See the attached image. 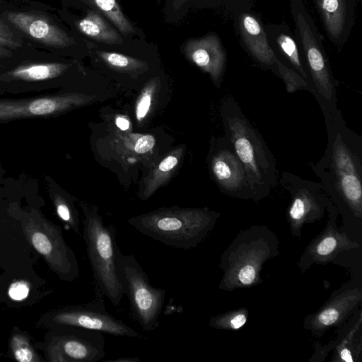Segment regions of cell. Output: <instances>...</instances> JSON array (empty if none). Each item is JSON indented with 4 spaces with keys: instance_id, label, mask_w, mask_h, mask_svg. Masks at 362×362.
I'll list each match as a JSON object with an SVG mask.
<instances>
[{
    "instance_id": "74e56055",
    "label": "cell",
    "mask_w": 362,
    "mask_h": 362,
    "mask_svg": "<svg viewBox=\"0 0 362 362\" xmlns=\"http://www.w3.org/2000/svg\"></svg>"
},
{
    "instance_id": "ba28073f",
    "label": "cell",
    "mask_w": 362,
    "mask_h": 362,
    "mask_svg": "<svg viewBox=\"0 0 362 362\" xmlns=\"http://www.w3.org/2000/svg\"><path fill=\"white\" fill-rule=\"evenodd\" d=\"M279 182L291 197L286 212L291 235L300 238L305 223L322 219L330 199L321 183L285 171L281 173Z\"/></svg>"
},
{
    "instance_id": "8fae6325",
    "label": "cell",
    "mask_w": 362,
    "mask_h": 362,
    "mask_svg": "<svg viewBox=\"0 0 362 362\" xmlns=\"http://www.w3.org/2000/svg\"><path fill=\"white\" fill-rule=\"evenodd\" d=\"M71 64L49 62H24L0 74V93L41 92L64 75Z\"/></svg>"
},
{
    "instance_id": "7c38bea8",
    "label": "cell",
    "mask_w": 362,
    "mask_h": 362,
    "mask_svg": "<svg viewBox=\"0 0 362 362\" xmlns=\"http://www.w3.org/2000/svg\"><path fill=\"white\" fill-rule=\"evenodd\" d=\"M329 219L323 230L305 247L298 262L301 273L313 264L325 265L339 253L358 248L360 245L337 227V208L330 201L327 206Z\"/></svg>"
},
{
    "instance_id": "e575fe53",
    "label": "cell",
    "mask_w": 362,
    "mask_h": 362,
    "mask_svg": "<svg viewBox=\"0 0 362 362\" xmlns=\"http://www.w3.org/2000/svg\"><path fill=\"white\" fill-rule=\"evenodd\" d=\"M115 123L117 127L122 131L127 130L129 128V122L128 119L123 117H117Z\"/></svg>"
},
{
    "instance_id": "44dd1931",
    "label": "cell",
    "mask_w": 362,
    "mask_h": 362,
    "mask_svg": "<svg viewBox=\"0 0 362 362\" xmlns=\"http://www.w3.org/2000/svg\"><path fill=\"white\" fill-rule=\"evenodd\" d=\"M183 152L182 147L173 150L149 173L140 194L142 200L151 197L171 177Z\"/></svg>"
},
{
    "instance_id": "836d02e7",
    "label": "cell",
    "mask_w": 362,
    "mask_h": 362,
    "mask_svg": "<svg viewBox=\"0 0 362 362\" xmlns=\"http://www.w3.org/2000/svg\"><path fill=\"white\" fill-rule=\"evenodd\" d=\"M0 36L13 40V33L8 25L0 19Z\"/></svg>"
},
{
    "instance_id": "d6986e66",
    "label": "cell",
    "mask_w": 362,
    "mask_h": 362,
    "mask_svg": "<svg viewBox=\"0 0 362 362\" xmlns=\"http://www.w3.org/2000/svg\"><path fill=\"white\" fill-rule=\"evenodd\" d=\"M331 41L341 45L353 24L352 0H314Z\"/></svg>"
},
{
    "instance_id": "5bb4252c",
    "label": "cell",
    "mask_w": 362,
    "mask_h": 362,
    "mask_svg": "<svg viewBox=\"0 0 362 362\" xmlns=\"http://www.w3.org/2000/svg\"><path fill=\"white\" fill-rule=\"evenodd\" d=\"M362 300V291L349 288L335 296L317 312L304 318V327L313 336L322 337L329 329L344 322L356 309Z\"/></svg>"
},
{
    "instance_id": "cb8c5ba5",
    "label": "cell",
    "mask_w": 362,
    "mask_h": 362,
    "mask_svg": "<svg viewBox=\"0 0 362 362\" xmlns=\"http://www.w3.org/2000/svg\"><path fill=\"white\" fill-rule=\"evenodd\" d=\"M93 1L122 34L127 35L134 32L133 26L122 12L116 0H93Z\"/></svg>"
},
{
    "instance_id": "ffe728a7",
    "label": "cell",
    "mask_w": 362,
    "mask_h": 362,
    "mask_svg": "<svg viewBox=\"0 0 362 362\" xmlns=\"http://www.w3.org/2000/svg\"><path fill=\"white\" fill-rule=\"evenodd\" d=\"M75 24L81 33L96 41L109 45L123 42L118 32L95 11L89 10L86 16L76 21Z\"/></svg>"
},
{
    "instance_id": "484cf974",
    "label": "cell",
    "mask_w": 362,
    "mask_h": 362,
    "mask_svg": "<svg viewBox=\"0 0 362 362\" xmlns=\"http://www.w3.org/2000/svg\"><path fill=\"white\" fill-rule=\"evenodd\" d=\"M278 76L283 79L288 93H291L297 90H306L313 93V90L308 82L296 71L287 67L280 61L276 62Z\"/></svg>"
},
{
    "instance_id": "277c9868",
    "label": "cell",
    "mask_w": 362,
    "mask_h": 362,
    "mask_svg": "<svg viewBox=\"0 0 362 362\" xmlns=\"http://www.w3.org/2000/svg\"><path fill=\"white\" fill-rule=\"evenodd\" d=\"M221 214L204 208L163 207L128 219L139 233L182 250L196 247L214 229Z\"/></svg>"
},
{
    "instance_id": "d6a6232c",
    "label": "cell",
    "mask_w": 362,
    "mask_h": 362,
    "mask_svg": "<svg viewBox=\"0 0 362 362\" xmlns=\"http://www.w3.org/2000/svg\"><path fill=\"white\" fill-rule=\"evenodd\" d=\"M20 47H21V44L14 40L0 36V59L8 58L13 55L8 47L17 48Z\"/></svg>"
},
{
    "instance_id": "8d00e7d4",
    "label": "cell",
    "mask_w": 362,
    "mask_h": 362,
    "mask_svg": "<svg viewBox=\"0 0 362 362\" xmlns=\"http://www.w3.org/2000/svg\"><path fill=\"white\" fill-rule=\"evenodd\" d=\"M186 0H175V1L177 2V4L178 5H180L182 3L185 2Z\"/></svg>"
},
{
    "instance_id": "9c48e42d",
    "label": "cell",
    "mask_w": 362,
    "mask_h": 362,
    "mask_svg": "<svg viewBox=\"0 0 362 362\" xmlns=\"http://www.w3.org/2000/svg\"><path fill=\"white\" fill-rule=\"evenodd\" d=\"M94 96L68 92L24 98H0V122L56 117L83 106Z\"/></svg>"
},
{
    "instance_id": "f1b7e54d",
    "label": "cell",
    "mask_w": 362,
    "mask_h": 362,
    "mask_svg": "<svg viewBox=\"0 0 362 362\" xmlns=\"http://www.w3.org/2000/svg\"><path fill=\"white\" fill-rule=\"evenodd\" d=\"M12 348L16 359L21 362L35 361V356L27 340L21 336H15L12 339Z\"/></svg>"
},
{
    "instance_id": "9a60e30c",
    "label": "cell",
    "mask_w": 362,
    "mask_h": 362,
    "mask_svg": "<svg viewBox=\"0 0 362 362\" xmlns=\"http://www.w3.org/2000/svg\"><path fill=\"white\" fill-rule=\"evenodd\" d=\"M189 61L204 72L218 87L221 82L226 62V53L217 35L208 34L201 38L190 39L184 47Z\"/></svg>"
},
{
    "instance_id": "603a6c76",
    "label": "cell",
    "mask_w": 362,
    "mask_h": 362,
    "mask_svg": "<svg viewBox=\"0 0 362 362\" xmlns=\"http://www.w3.org/2000/svg\"><path fill=\"white\" fill-rule=\"evenodd\" d=\"M248 315V310L243 307L213 316L209 319L208 324L215 329L237 330L246 323Z\"/></svg>"
},
{
    "instance_id": "2e32d148",
    "label": "cell",
    "mask_w": 362,
    "mask_h": 362,
    "mask_svg": "<svg viewBox=\"0 0 362 362\" xmlns=\"http://www.w3.org/2000/svg\"><path fill=\"white\" fill-rule=\"evenodd\" d=\"M238 31L244 47L260 64L278 75L276 58L271 49L264 28L259 18L249 11L236 14Z\"/></svg>"
},
{
    "instance_id": "ac0fdd59",
    "label": "cell",
    "mask_w": 362,
    "mask_h": 362,
    "mask_svg": "<svg viewBox=\"0 0 362 362\" xmlns=\"http://www.w3.org/2000/svg\"><path fill=\"white\" fill-rule=\"evenodd\" d=\"M264 28L269 46L276 58L287 67L296 71L311 86L310 77L295 36L286 23L285 21H282L280 24L269 23Z\"/></svg>"
},
{
    "instance_id": "30bf717a",
    "label": "cell",
    "mask_w": 362,
    "mask_h": 362,
    "mask_svg": "<svg viewBox=\"0 0 362 362\" xmlns=\"http://www.w3.org/2000/svg\"><path fill=\"white\" fill-rule=\"evenodd\" d=\"M94 298L90 302L62 310L55 317L57 323L95 330L117 337L146 339L140 332L110 315L105 307V295L94 286Z\"/></svg>"
},
{
    "instance_id": "4dcf8cb0",
    "label": "cell",
    "mask_w": 362,
    "mask_h": 362,
    "mask_svg": "<svg viewBox=\"0 0 362 362\" xmlns=\"http://www.w3.org/2000/svg\"><path fill=\"white\" fill-rule=\"evenodd\" d=\"M28 293L29 286L26 282L23 281L13 283L8 288V296L14 300L25 299Z\"/></svg>"
},
{
    "instance_id": "3957f363",
    "label": "cell",
    "mask_w": 362,
    "mask_h": 362,
    "mask_svg": "<svg viewBox=\"0 0 362 362\" xmlns=\"http://www.w3.org/2000/svg\"><path fill=\"white\" fill-rule=\"evenodd\" d=\"M279 245L278 237L267 226L254 225L240 231L221 255L219 289L231 291L262 284V267L279 254Z\"/></svg>"
},
{
    "instance_id": "52a82bcc",
    "label": "cell",
    "mask_w": 362,
    "mask_h": 362,
    "mask_svg": "<svg viewBox=\"0 0 362 362\" xmlns=\"http://www.w3.org/2000/svg\"><path fill=\"white\" fill-rule=\"evenodd\" d=\"M116 264L129 300L131 317L146 332L156 330L160 325L167 291L151 285L148 276L134 255H123L119 249Z\"/></svg>"
},
{
    "instance_id": "e0dca14e",
    "label": "cell",
    "mask_w": 362,
    "mask_h": 362,
    "mask_svg": "<svg viewBox=\"0 0 362 362\" xmlns=\"http://www.w3.org/2000/svg\"><path fill=\"white\" fill-rule=\"evenodd\" d=\"M6 18L19 30L45 45L63 48L74 43L63 30L45 16L28 12H8Z\"/></svg>"
},
{
    "instance_id": "4316f807",
    "label": "cell",
    "mask_w": 362,
    "mask_h": 362,
    "mask_svg": "<svg viewBox=\"0 0 362 362\" xmlns=\"http://www.w3.org/2000/svg\"><path fill=\"white\" fill-rule=\"evenodd\" d=\"M156 87V80L153 78L143 90L136 106V117L138 122L144 119L149 112L153 93Z\"/></svg>"
},
{
    "instance_id": "7402d4cb",
    "label": "cell",
    "mask_w": 362,
    "mask_h": 362,
    "mask_svg": "<svg viewBox=\"0 0 362 362\" xmlns=\"http://www.w3.org/2000/svg\"><path fill=\"white\" fill-rule=\"evenodd\" d=\"M362 322L361 313H359L358 320L347 332L344 339L335 345L334 354L331 361L354 362L358 360L361 354V336L356 337Z\"/></svg>"
},
{
    "instance_id": "7a4b0ae2",
    "label": "cell",
    "mask_w": 362,
    "mask_h": 362,
    "mask_svg": "<svg viewBox=\"0 0 362 362\" xmlns=\"http://www.w3.org/2000/svg\"><path fill=\"white\" fill-rule=\"evenodd\" d=\"M221 115L225 136L244 167L251 199L259 201L267 197L279 181L272 152L233 98L224 100Z\"/></svg>"
},
{
    "instance_id": "5b68a950",
    "label": "cell",
    "mask_w": 362,
    "mask_h": 362,
    "mask_svg": "<svg viewBox=\"0 0 362 362\" xmlns=\"http://www.w3.org/2000/svg\"><path fill=\"white\" fill-rule=\"evenodd\" d=\"M84 212L83 238L93 272V286H98L113 306H119L125 287L116 264L117 229L105 225L98 208L83 204Z\"/></svg>"
},
{
    "instance_id": "f546056e",
    "label": "cell",
    "mask_w": 362,
    "mask_h": 362,
    "mask_svg": "<svg viewBox=\"0 0 362 362\" xmlns=\"http://www.w3.org/2000/svg\"><path fill=\"white\" fill-rule=\"evenodd\" d=\"M32 243L35 250L42 255H49L52 250L51 241L42 233H34L32 235Z\"/></svg>"
},
{
    "instance_id": "83f0119b",
    "label": "cell",
    "mask_w": 362,
    "mask_h": 362,
    "mask_svg": "<svg viewBox=\"0 0 362 362\" xmlns=\"http://www.w3.org/2000/svg\"><path fill=\"white\" fill-rule=\"evenodd\" d=\"M57 212L60 218L76 232L78 231L79 221L76 211L62 197L56 200Z\"/></svg>"
},
{
    "instance_id": "4fadbf2b",
    "label": "cell",
    "mask_w": 362,
    "mask_h": 362,
    "mask_svg": "<svg viewBox=\"0 0 362 362\" xmlns=\"http://www.w3.org/2000/svg\"><path fill=\"white\" fill-rule=\"evenodd\" d=\"M209 167L215 182L224 194L251 199L244 167L226 136L215 141Z\"/></svg>"
},
{
    "instance_id": "8992f818",
    "label": "cell",
    "mask_w": 362,
    "mask_h": 362,
    "mask_svg": "<svg viewBox=\"0 0 362 362\" xmlns=\"http://www.w3.org/2000/svg\"><path fill=\"white\" fill-rule=\"evenodd\" d=\"M295 38L307 69L313 95L320 107L337 106L335 80L324 49L322 36L303 0H289Z\"/></svg>"
},
{
    "instance_id": "d590c367",
    "label": "cell",
    "mask_w": 362,
    "mask_h": 362,
    "mask_svg": "<svg viewBox=\"0 0 362 362\" xmlns=\"http://www.w3.org/2000/svg\"><path fill=\"white\" fill-rule=\"evenodd\" d=\"M104 362H141V360L139 357H120L115 359H108L103 361Z\"/></svg>"
},
{
    "instance_id": "6da1fadb",
    "label": "cell",
    "mask_w": 362,
    "mask_h": 362,
    "mask_svg": "<svg viewBox=\"0 0 362 362\" xmlns=\"http://www.w3.org/2000/svg\"><path fill=\"white\" fill-rule=\"evenodd\" d=\"M327 142L311 169L321 180L330 201L339 211L362 218V138L349 129L337 107H320Z\"/></svg>"
},
{
    "instance_id": "1f68e13d",
    "label": "cell",
    "mask_w": 362,
    "mask_h": 362,
    "mask_svg": "<svg viewBox=\"0 0 362 362\" xmlns=\"http://www.w3.org/2000/svg\"><path fill=\"white\" fill-rule=\"evenodd\" d=\"M155 144V139L151 135H144L139 137L134 146V150L138 153H144L150 151Z\"/></svg>"
},
{
    "instance_id": "d4e9b609",
    "label": "cell",
    "mask_w": 362,
    "mask_h": 362,
    "mask_svg": "<svg viewBox=\"0 0 362 362\" xmlns=\"http://www.w3.org/2000/svg\"><path fill=\"white\" fill-rule=\"evenodd\" d=\"M98 56L110 67L122 71H134L144 66V63L135 58L111 52H99Z\"/></svg>"
}]
</instances>
